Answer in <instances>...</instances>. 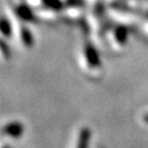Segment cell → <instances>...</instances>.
I'll list each match as a JSON object with an SVG mask.
<instances>
[{
  "label": "cell",
  "instance_id": "6da1fadb",
  "mask_svg": "<svg viewBox=\"0 0 148 148\" xmlns=\"http://www.w3.org/2000/svg\"><path fill=\"white\" fill-rule=\"evenodd\" d=\"M23 127L21 123H10L6 126L3 127L1 133L3 135H6L8 138H19L22 135Z\"/></svg>",
  "mask_w": 148,
  "mask_h": 148
},
{
  "label": "cell",
  "instance_id": "7a4b0ae2",
  "mask_svg": "<svg viewBox=\"0 0 148 148\" xmlns=\"http://www.w3.org/2000/svg\"><path fill=\"white\" fill-rule=\"evenodd\" d=\"M89 142H90V131L88 128H83L79 133L76 148H89Z\"/></svg>",
  "mask_w": 148,
  "mask_h": 148
},
{
  "label": "cell",
  "instance_id": "3957f363",
  "mask_svg": "<svg viewBox=\"0 0 148 148\" xmlns=\"http://www.w3.org/2000/svg\"><path fill=\"white\" fill-rule=\"evenodd\" d=\"M0 34L5 38L12 35V25L6 18H0Z\"/></svg>",
  "mask_w": 148,
  "mask_h": 148
},
{
  "label": "cell",
  "instance_id": "277c9868",
  "mask_svg": "<svg viewBox=\"0 0 148 148\" xmlns=\"http://www.w3.org/2000/svg\"><path fill=\"white\" fill-rule=\"evenodd\" d=\"M85 55H86V58H88V62L90 63V64H97L98 63V56H97V54H96V51L93 50V48H91V47H88L86 48V50H85Z\"/></svg>",
  "mask_w": 148,
  "mask_h": 148
},
{
  "label": "cell",
  "instance_id": "5b68a950",
  "mask_svg": "<svg viewBox=\"0 0 148 148\" xmlns=\"http://www.w3.org/2000/svg\"><path fill=\"white\" fill-rule=\"evenodd\" d=\"M16 13H18V15H19L22 20H30V19L33 18L30 10H28V8L25 7V6H19L18 10H16Z\"/></svg>",
  "mask_w": 148,
  "mask_h": 148
},
{
  "label": "cell",
  "instance_id": "8992f818",
  "mask_svg": "<svg viewBox=\"0 0 148 148\" xmlns=\"http://www.w3.org/2000/svg\"><path fill=\"white\" fill-rule=\"evenodd\" d=\"M21 39H22V42H23L26 46H30V45L33 43L32 33H30L27 28H22V30H21Z\"/></svg>",
  "mask_w": 148,
  "mask_h": 148
},
{
  "label": "cell",
  "instance_id": "52a82bcc",
  "mask_svg": "<svg viewBox=\"0 0 148 148\" xmlns=\"http://www.w3.org/2000/svg\"><path fill=\"white\" fill-rule=\"evenodd\" d=\"M0 53H1V56H4L6 60H7V58L10 57V55H11L7 45H6L3 40H0Z\"/></svg>",
  "mask_w": 148,
  "mask_h": 148
},
{
  "label": "cell",
  "instance_id": "ba28073f",
  "mask_svg": "<svg viewBox=\"0 0 148 148\" xmlns=\"http://www.w3.org/2000/svg\"><path fill=\"white\" fill-rule=\"evenodd\" d=\"M43 3L46 6H48V8H60L61 7V3L60 0H43Z\"/></svg>",
  "mask_w": 148,
  "mask_h": 148
}]
</instances>
